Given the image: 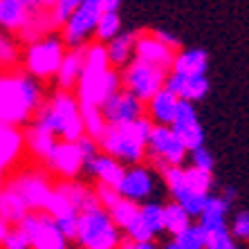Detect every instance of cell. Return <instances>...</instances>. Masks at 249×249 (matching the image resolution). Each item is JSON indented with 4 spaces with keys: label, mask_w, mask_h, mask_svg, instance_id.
I'll list each match as a JSON object with an SVG mask.
<instances>
[{
    "label": "cell",
    "mask_w": 249,
    "mask_h": 249,
    "mask_svg": "<svg viewBox=\"0 0 249 249\" xmlns=\"http://www.w3.org/2000/svg\"><path fill=\"white\" fill-rule=\"evenodd\" d=\"M43 106V90L34 76L9 72L0 74V126H23Z\"/></svg>",
    "instance_id": "1"
},
{
    "label": "cell",
    "mask_w": 249,
    "mask_h": 249,
    "mask_svg": "<svg viewBox=\"0 0 249 249\" xmlns=\"http://www.w3.org/2000/svg\"><path fill=\"white\" fill-rule=\"evenodd\" d=\"M122 90V72L110 68L106 45L92 43L86 47V63L76 86V99L81 106H101Z\"/></svg>",
    "instance_id": "2"
},
{
    "label": "cell",
    "mask_w": 249,
    "mask_h": 249,
    "mask_svg": "<svg viewBox=\"0 0 249 249\" xmlns=\"http://www.w3.org/2000/svg\"><path fill=\"white\" fill-rule=\"evenodd\" d=\"M153 128L155 126L148 117H142L126 126H106L104 135L97 139L99 151L126 166H137L146 155Z\"/></svg>",
    "instance_id": "3"
},
{
    "label": "cell",
    "mask_w": 249,
    "mask_h": 249,
    "mask_svg": "<svg viewBox=\"0 0 249 249\" xmlns=\"http://www.w3.org/2000/svg\"><path fill=\"white\" fill-rule=\"evenodd\" d=\"M32 124L45 128L54 137H61V142H72V144L86 135L81 104L72 92H63V90H56L50 101H45L36 110Z\"/></svg>",
    "instance_id": "4"
},
{
    "label": "cell",
    "mask_w": 249,
    "mask_h": 249,
    "mask_svg": "<svg viewBox=\"0 0 249 249\" xmlns=\"http://www.w3.org/2000/svg\"><path fill=\"white\" fill-rule=\"evenodd\" d=\"M76 243L81 249H117L122 245V231L117 229L108 211L94 209L90 213L79 215Z\"/></svg>",
    "instance_id": "5"
},
{
    "label": "cell",
    "mask_w": 249,
    "mask_h": 249,
    "mask_svg": "<svg viewBox=\"0 0 249 249\" xmlns=\"http://www.w3.org/2000/svg\"><path fill=\"white\" fill-rule=\"evenodd\" d=\"M65 58V43L56 36H47L43 41H36L25 52V70L34 79H50L56 76L58 68Z\"/></svg>",
    "instance_id": "6"
},
{
    "label": "cell",
    "mask_w": 249,
    "mask_h": 249,
    "mask_svg": "<svg viewBox=\"0 0 249 249\" xmlns=\"http://www.w3.org/2000/svg\"><path fill=\"white\" fill-rule=\"evenodd\" d=\"M99 18H101V0H81L72 18L63 25L61 41L65 43V47L70 50L86 47V43L97 32Z\"/></svg>",
    "instance_id": "7"
},
{
    "label": "cell",
    "mask_w": 249,
    "mask_h": 249,
    "mask_svg": "<svg viewBox=\"0 0 249 249\" xmlns=\"http://www.w3.org/2000/svg\"><path fill=\"white\" fill-rule=\"evenodd\" d=\"M166 83V72L160 68H153L148 63H142L135 58L122 72V86L130 94L139 99V101H151Z\"/></svg>",
    "instance_id": "8"
},
{
    "label": "cell",
    "mask_w": 249,
    "mask_h": 249,
    "mask_svg": "<svg viewBox=\"0 0 249 249\" xmlns=\"http://www.w3.org/2000/svg\"><path fill=\"white\" fill-rule=\"evenodd\" d=\"M146 153L155 160L157 168L164 166H182V162L186 160L189 151H186L182 142L178 139V135L173 133L171 126H155L146 146Z\"/></svg>",
    "instance_id": "9"
},
{
    "label": "cell",
    "mask_w": 249,
    "mask_h": 249,
    "mask_svg": "<svg viewBox=\"0 0 249 249\" xmlns=\"http://www.w3.org/2000/svg\"><path fill=\"white\" fill-rule=\"evenodd\" d=\"M18 196L23 197L29 211H45V204L52 196L54 186L50 184L47 175L43 171H25L7 182Z\"/></svg>",
    "instance_id": "10"
},
{
    "label": "cell",
    "mask_w": 249,
    "mask_h": 249,
    "mask_svg": "<svg viewBox=\"0 0 249 249\" xmlns=\"http://www.w3.org/2000/svg\"><path fill=\"white\" fill-rule=\"evenodd\" d=\"M27 233L32 249H68V240L61 236L54 220L43 211H32L25 215V220L18 225Z\"/></svg>",
    "instance_id": "11"
},
{
    "label": "cell",
    "mask_w": 249,
    "mask_h": 249,
    "mask_svg": "<svg viewBox=\"0 0 249 249\" xmlns=\"http://www.w3.org/2000/svg\"><path fill=\"white\" fill-rule=\"evenodd\" d=\"M101 112L108 126H126V124H133L146 117V104L122 88L101 106Z\"/></svg>",
    "instance_id": "12"
},
{
    "label": "cell",
    "mask_w": 249,
    "mask_h": 249,
    "mask_svg": "<svg viewBox=\"0 0 249 249\" xmlns=\"http://www.w3.org/2000/svg\"><path fill=\"white\" fill-rule=\"evenodd\" d=\"M117 191L124 200H130L135 204H144V200L153 196L155 191V175L148 166L137 164V166H128L122 178V184L117 186Z\"/></svg>",
    "instance_id": "13"
},
{
    "label": "cell",
    "mask_w": 249,
    "mask_h": 249,
    "mask_svg": "<svg viewBox=\"0 0 249 249\" xmlns=\"http://www.w3.org/2000/svg\"><path fill=\"white\" fill-rule=\"evenodd\" d=\"M45 164L52 173L61 175L65 182H74L76 175L86 168V160L81 157L76 144H72V142H58Z\"/></svg>",
    "instance_id": "14"
},
{
    "label": "cell",
    "mask_w": 249,
    "mask_h": 249,
    "mask_svg": "<svg viewBox=\"0 0 249 249\" xmlns=\"http://www.w3.org/2000/svg\"><path fill=\"white\" fill-rule=\"evenodd\" d=\"M173 50H168L164 43H160L153 34H142L135 38V58L142 61V63H148L153 68H160L164 72H171L173 70V61H175Z\"/></svg>",
    "instance_id": "15"
},
{
    "label": "cell",
    "mask_w": 249,
    "mask_h": 249,
    "mask_svg": "<svg viewBox=\"0 0 249 249\" xmlns=\"http://www.w3.org/2000/svg\"><path fill=\"white\" fill-rule=\"evenodd\" d=\"M171 94L180 99V101H200L207 97L209 92V81L207 76H193V74H178V72H168L166 83H164Z\"/></svg>",
    "instance_id": "16"
},
{
    "label": "cell",
    "mask_w": 249,
    "mask_h": 249,
    "mask_svg": "<svg viewBox=\"0 0 249 249\" xmlns=\"http://www.w3.org/2000/svg\"><path fill=\"white\" fill-rule=\"evenodd\" d=\"M178 104L180 99L168 92L166 88H162L151 101H146V117L151 119L153 126H173Z\"/></svg>",
    "instance_id": "17"
},
{
    "label": "cell",
    "mask_w": 249,
    "mask_h": 249,
    "mask_svg": "<svg viewBox=\"0 0 249 249\" xmlns=\"http://www.w3.org/2000/svg\"><path fill=\"white\" fill-rule=\"evenodd\" d=\"M25 146V133H20L14 126H0V189L5 171L16 162Z\"/></svg>",
    "instance_id": "18"
},
{
    "label": "cell",
    "mask_w": 249,
    "mask_h": 249,
    "mask_svg": "<svg viewBox=\"0 0 249 249\" xmlns=\"http://www.w3.org/2000/svg\"><path fill=\"white\" fill-rule=\"evenodd\" d=\"M54 189L68 197V202L72 204V209H74L79 215L90 213L94 209H101L99 207L94 189H88V186L81 184V182H65L63 180V182H58V184H54Z\"/></svg>",
    "instance_id": "19"
},
{
    "label": "cell",
    "mask_w": 249,
    "mask_h": 249,
    "mask_svg": "<svg viewBox=\"0 0 249 249\" xmlns=\"http://www.w3.org/2000/svg\"><path fill=\"white\" fill-rule=\"evenodd\" d=\"M86 47H76V50L65 52L63 63H61L56 76H54L58 90L70 92L74 86H79V79H81V72H83V63H86Z\"/></svg>",
    "instance_id": "20"
},
{
    "label": "cell",
    "mask_w": 249,
    "mask_h": 249,
    "mask_svg": "<svg viewBox=\"0 0 249 249\" xmlns=\"http://www.w3.org/2000/svg\"><path fill=\"white\" fill-rule=\"evenodd\" d=\"M135 38L137 36L130 34V32H122L112 41L106 43V52H108V61H110L112 70L124 72L135 61Z\"/></svg>",
    "instance_id": "21"
},
{
    "label": "cell",
    "mask_w": 249,
    "mask_h": 249,
    "mask_svg": "<svg viewBox=\"0 0 249 249\" xmlns=\"http://www.w3.org/2000/svg\"><path fill=\"white\" fill-rule=\"evenodd\" d=\"M86 168L97 178L99 184H106V186H110V189H117V186L122 184V178L126 173V166L122 162H117V160L104 155V153H99L92 162H88Z\"/></svg>",
    "instance_id": "22"
},
{
    "label": "cell",
    "mask_w": 249,
    "mask_h": 249,
    "mask_svg": "<svg viewBox=\"0 0 249 249\" xmlns=\"http://www.w3.org/2000/svg\"><path fill=\"white\" fill-rule=\"evenodd\" d=\"M207 68H209V54L200 47H189L182 52L175 54L173 61V70L178 74H193V76H207Z\"/></svg>",
    "instance_id": "23"
},
{
    "label": "cell",
    "mask_w": 249,
    "mask_h": 249,
    "mask_svg": "<svg viewBox=\"0 0 249 249\" xmlns=\"http://www.w3.org/2000/svg\"><path fill=\"white\" fill-rule=\"evenodd\" d=\"M32 213L27 209V204L23 202V197L18 196L9 184H2L0 189V218L9 225H20L25 220V215Z\"/></svg>",
    "instance_id": "24"
},
{
    "label": "cell",
    "mask_w": 249,
    "mask_h": 249,
    "mask_svg": "<svg viewBox=\"0 0 249 249\" xmlns=\"http://www.w3.org/2000/svg\"><path fill=\"white\" fill-rule=\"evenodd\" d=\"M29 18V0H0V27L20 32Z\"/></svg>",
    "instance_id": "25"
},
{
    "label": "cell",
    "mask_w": 249,
    "mask_h": 249,
    "mask_svg": "<svg viewBox=\"0 0 249 249\" xmlns=\"http://www.w3.org/2000/svg\"><path fill=\"white\" fill-rule=\"evenodd\" d=\"M25 144H27V148L32 151V155H36L38 160H43V162H47V157L52 155L54 146H56L58 142L52 133H47L45 128L32 124V126L25 130Z\"/></svg>",
    "instance_id": "26"
},
{
    "label": "cell",
    "mask_w": 249,
    "mask_h": 249,
    "mask_svg": "<svg viewBox=\"0 0 249 249\" xmlns=\"http://www.w3.org/2000/svg\"><path fill=\"white\" fill-rule=\"evenodd\" d=\"M173 133L178 135V139L182 142L189 153L197 151L204 146V130L200 126V122H184V124H173Z\"/></svg>",
    "instance_id": "27"
},
{
    "label": "cell",
    "mask_w": 249,
    "mask_h": 249,
    "mask_svg": "<svg viewBox=\"0 0 249 249\" xmlns=\"http://www.w3.org/2000/svg\"><path fill=\"white\" fill-rule=\"evenodd\" d=\"M189 227H191V218H189V213H186L180 204L178 202L164 204V231L173 233V238H175L178 233L189 229Z\"/></svg>",
    "instance_id": "28"
},
{
    "label": "cell",
    "mask_w": 249,
    "mask_h": 249,
    "mask_svg": "<svg viewBox=\"0 0 249 249\" xmlns=\"http://www.w3.org/2000/svg\"><path fill=\"white\" fill-rule=\"evenodd\" d=\"M119 34H122V18H119V12H101V18H99V23H97V32H94L99 43L106 45V43L112 41V38Z\"/></svg>",
    "instance_id": "29"
},
{
    "label": "cell",
    "mask_w": 249,
    "mask_h": 249,
    "mask_svg": "<svg viewBox=\"0 0 249 249\" xmlns=\"http://www.w3.org/2000/svg\"><path fill=\"white\" fill-rule=\"evenodd\" d=\"M81 117H83V128H86V135L90 137L99 139L104 135L106 130V119H104V112L99 106H81Z\"/></svg>",
    "instance_id": "30"
},
{
    "label": "cell",
    "mask_w": 249,
    "mask_h": 249,
    "mask_svg": "<svg viewBox=\"0 0 249 249\" xmlns=\"http://www.w3.org/2000/svg\"><path fill=\"white\" fill-rule=\"evenodd\" d=\"M139 218H142L144 225L153 231V236L164 231V204H160V202L139 204Z\"/></svg>",
    "instance_id": "31"
},
{
    "label": "cell",
    "mask_w": 249,
    "mask_h": 249,
    "mask_svg": "<svg viewBox=\"0 0 249 249\" xmlns=\"http://www.w3.org/2000/svg\"><path fill=\"white\" fill-rule=\"evenodd\" d=\"M108 213H110L112 222L117 225V229H119V231H126L128 225L139 215V204H135V202H130V200H124L122 197L119 204H117L112 211H108Z\"/></svg>",
    "instance_id": "32"
},
{
    "label": "cell",
    "mask_w": 249,
    "mask_h": 249,
    "mask_svg": "<svg viewBox=\"0 0 249 249\" xmlns=\"http://www.w3.org/2000/svg\"><path fill=\"white\" fill-rule=\"evenodd\" d=\"M184 180H186V189L193 193H200V196H209L211 186H213V175L197 171L193 166L184 168Z\"/></svg>",
    "instance_id": "33"
},
{
    "label": "cell",
    "mask_w": 249,
    "mask_h": 249,
    "mask_svg": "<svg viewBox=\"0 0 249 249\" xmlns=\"http://www.w3.org/2000/svg\"><path fill=\"white\" fill-rule=\"evenodd\" d=\"M173 243L180 249H207V236L197 225H191L182 233L173 238Z\"/></svg>",
    "instance_id": "34"
},
{
    "label": "cell",
    "mask_w": 249,
    "mask_h": 249,
    "mask_svg": "<svg viewBox=\"0 0 249 249\" xmlns=\"http://www.w3.org/2000/svg\"><path fill=\"white\" fill-rule=\"evenodd\" d=\"M207 197L209 196H200V193H193L186 189L184 193H180V196L175 197L173 202L180 204L186 213H189V218H200L204 211V204H207Z\"/></svg>",
    "instance_id": "35"
},
{
    "label": "cell",
    "mask_w": 249,
    "mask_h": 249,
    "mask_svg": "<svg viewBox=\"0 0 249 249\" xmlns=\"http://www.w3.org/2000/svg\"><path fill=\"white\" fill-rule=\"evenodd\" d=\"M164 175V184L168 186V191H171V196H173V200L180 193L186 191V180H184V168L182 166H164L160 168Z\"/></svg>",
    "instance_id": "36"
},
{
    "label": "cell",
    "mask_w": 249,
    "mask_h": 249,
    "mask_svg": "<svg viewBox=\"0 0 249 249\" xmlns=\"http://www.w3.org/2000/svg\"><path fill=\"white\" fill-rule=\"evenodd\" d=\"M79 2H81V0H58V2H52V7H50V18H52L54 27H63L70 18H72V14L76 12Z\"/></svg>",
    "instance_id": "37"
},
{
    "label": "cell",
    "mask_w": 249,
    "mask_h": 249,
    "mask_svg": "<svg viewBox=\"0 0 249 249\" xmlns=\"http://www.w3.org/2000/svg\"><path fill=\"white\" fill-rule=\"evenodd\" d=\"M43 213H47L54 220V218H61V215H68V213H76V211L72 209V204L68 202V197L54 189L52 196H50V200H47L45 211H43Z\"/></svg>",
    "instance_id": "38"
},
{
    "label": "cell",
    "mask_w": 249,
    "mask_h": 249,
    "mask_svg": "<svg viewBox=\"0 0 249 249\" xmlns=\"http://www.w3.org/2000/svg\"><path fill=\"white\" fill-rule=\"evenodd\" d=\"M18 63V47L7 34L0 32V70H12Z\"/></svg>",
    "instance_id": "39"
},
{
    "label": "cell",
    "mask_w": 249,
    "mask_h": 249,
    "mask_svg": "<svg viewBox=\"0 0 249 249\" xmlns=\"http://www.w3.org/2000/svg\"><path fill=\"white\" fill-rule=\"evenodd\" d=\"M126 236L130 238V243L133 245H139V243H153V231L148 229V227L144 225V220L142 218H135L130 225H128V229H126Z\"/></svg>",
    "instance_id": "40"
},
{
    "label": "cell",
    "mask_w": 249,
    "mask_h": 249,
    "mask_svg": "<svg viewBox=\"0 0 249 249\" xmlns=\"http://www.w3.org/2000/svg\"><path fill=\"white\" fill-rule=\"evenodd\" d=\"M94 193H97L99 207L104 209V211H112V209L119 204V200H122V196H119L117 189H110V186H106V184H97Z\"/></svg>",
    "instance_id": "41"
},
{
    "label": "cell",
    "mask_w": 249,
    "mask_h": 249,
    "mask_svg": "<svg viewBox=\"0 0 249 249\" xmlns=\"http://www.w3.org/2000/svg\"><path fill=\"white\" fill-rule=\"evenodd\" d=\"M54 225L61 231L65 240H76V225H79V213H68L61 218H54Z\"/></svg>",
    "instance_id": "42"
},
{
    "label": "cell",
    "mask_w": 249,
    "mask_h": 249,
    "mask_svg": "<svg viewBox=\"0 0 249 249\" xmlns=\"http://www.w3.org/2000/svg\"><path fill=\"white\" fill-rule=\"evenodd\" d=\"M191 155V166L197 168V171H204V173H211L215 166V157L211 155V151H207V148H197V151L189 153Z\"/></svg>",
    "instance_id": "43"
},
{
    "label": "cell",
    "mask_w": 249,
    "mask_h": 249,
    "mask_svg": "<svg viewBox=\"0 0 249 249\" xmlns=\"http://www.w3.org/2000/svg\"><path fill=\"white\" fill-rule=\"evenodd\" d=\"M229 207H231V204H227L220 196H211V193H209L202 215H209V218H227Z\"/></svg>",
    "instance_id": "44"
},
{
    "label": "cell",
    "mask_w": 249,
    "mask_h": 249,
    "mask_svg": "<svg viewBox=\"0 0 249 249\" xmlns=\"http://www.w3.org/2000/svg\"><path fill=\"white\" fill-rule=\"evenodd\" d=\"M2 249H32V243H29L27 233L23 229H18V227H12V231L7 233L5 243L0 245Z\"/></svg>",
    "instance_id": "45"
},
{
    "label": "cell",
    "mask_w": 249,
    "mask_h": 249,
    "mask_svg": "<svg viewBox=\"0 0 249 249\" xmlns=\"http://www.w3.org/2000/svg\"><path fill=\"white\" fill-rule=\"evenodd\" d=\"M74 144H76V148H79V153H81V157L86 160V164H88V162H92L94 157H97L99 153H101V151H99L97 139L90 137V135H83V137H79V139L74 142Z\"/></svg>",
    "instance_id": "46"
},
{
    "label": "cell",
    "mask_w": 249,
    "mask_h": 249,
    "mask_svg": "<svg viewBox=\"0 0 249 249\" xmlns=\"http://www.w3.org/2000/svg\"><path fill=\"white\" fill-rule=\"evenodd\" d=\"M229 233H233V238H238V240L249 243V211H238Z\"/></svg>",
    "instance_id": "47"
},
{
    "label": "cell",
    "mask_w": 249,
    "mask_h": 249,
    "mask_svg": "<svg viewBox=\"0 0 249 249\" xmlns=\"http://www.w3.org/2000/svg\"><path fill=\"white\" fill-rule=\"evenodd\" d=\"M184 122H197L196 106L189 104V101H180V104H178V112H175L173 124H184Z\"/></svg>",
    "instance_id": "48"
},
{
    "label": "cell",
    "mask_w": 249,
    "mask_h": 249,
    "mask_svg": "<svg viewBox=\"0 0 249 249\" xmlns=\"http://www.w3.org/2000/svg\"><path fill=\"white\" fill-rule=\"evenodd\" d=\"M207 249H240V247H236L233 236L227 231V233H220V236H215V238H209Z\"/></svg>",
    "instance_id": "49"
},
{
    "label": "cell",
    "mask_w": 249,
    "mask_h": 249,
    "mask_svg": "<svg viewBox=\"0 0 249 249\" xmlns=\"http://www.w3.org/2000/svg\"><path fill=\"white\" fill-rule=\"evenodd\" d=\"M153 36H155L160 43H164L168 50L178 52V47H180V36L171 34V32H166V29H155V32H153Z\"/></svg>",
    "instance_id": "50"
},
{
    "label": "cell",
    "mask_w": 249,
    "mask_h": 249,
    "mask_svg": "<svg viewBox=\"0 0 249 249\" xmlns=\"http://www.w3.org/2000/svg\"><path fill=\"white\" fill-rule=\"evenodd\" d=\"M119 0H101V12H119Z\"/></svg>",
    "instance_id": "51"
},
{
    "label": "cell",
    "mask_w": 249,
    "mask_h": 249,
    "mask_svg": "<svg viewBox=\"0 0 249 249\" xmlns=\"http://www.w3.org/2000/svg\"><path fill=\"white\" fill-rule=\"evenodd\" d=\"M9 231H12V225L0 218V245L5 243V238H7V233H9Z\"/></svg>",
    "instance_id": "52"
},
{
    "label": "cell",
    "mask_w": 249,
    "mask_h": 249,
    "mask_svg": "<svg viewBox=\"0 0 249 249\" xmlns=\"http://www.w3.org/2000/svg\"><path fill=\"white\" fill-rule=\"evenodd\" d=\"M222 200H225L227 204H231L233 200H236V191H233V189H225V193H222Z\"/></svg>",
    "instance_id": "53"
},
{
    "label": "cell",
    "mask_w": 249,
    "mask_h": 249,
    "mask_svg": "<svg viewBox=\"0 0 249 249\" xmlns=\"http://www.w3.org/2000/svg\"><path fill=\"white\" fill-rule=\"evenodd\" d=\"M135 249H157V245L155 243H139V245H135Z\"/></svg>",
    "instance_id": "54"
},
{
    "label": "cell",
    "mask_w": 249,
    "mask_h": 249,
    "mask_svg": "<svg viewBox=\"0 0 249 249\" xmlns=\"http://www.w3.org/2000/svg\"><path fill=\"white\" fill-rule=\"evenodd\" d=\"M117 249H135V245H133V243H122Z\"/></svg>",
    "instance_id": "55"
},
{
    "label": "cell",
    "mask_w": 249,
    "mask_h": 249,
    "mask_svg": "<svg viewBox=\"0 0 249 249\" xmlns=\"http://www.w3.org/2000/svg\"><path fill=\"white\" fill-rule=\"evenodd\" d=\"M164 249H180V247H178V245H175V243H168Z\"/></svg>",
    "instance_id": "56"
}]
</instances>
